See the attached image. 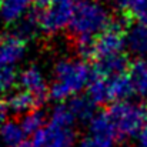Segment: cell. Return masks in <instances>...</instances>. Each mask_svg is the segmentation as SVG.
Segmentation results:
<instances>
[{
    "instance_id": "obj_22",
    "label": "cell",
    "mask_w": 147,
    "mask_h": 147,
    "mask_svg": "<svg viewBox=\"0 0 147 147\" xmlns=\"http://www.w3.org/2000/svg\"><path fill=\"white\" fill-rule=\"evenodd\" d=\"M19 147H40V146H39L34 140H32V142H30V140H26L24 143H22Z\"/></svg>"
},
{
    "instance_id": "obj_17",
    "label": "cell",
    "mask_w": 147,
    "mask_h": 147,
    "mask_svg": "<svg viewBox=\"0 0 147 147\" xmlns=\"http://www.w3.org/2000/svg\"><path fill=\"white\" fill-rule=\"evenodd\" d=\"M89 134L116 142V137H114V133H113V129L106 111H100L92 119V121L89 123Z\"/></svg>"
},
{
    "instance_id": "obj_1",
    "label": "cell",
    "mask_w": 147,
    "mask_h": 147,
    "mask_svg": "<svg viewBox=\"0 0 147 147\" xmlns=\"http://www.w3.org/2000/svg\"><path fill=\"white\" fill-rule=\"evenodd\" d=\"M94 70L80 57H61L53 66L49 97L59 103H66L70 98L87 90Z\"/></svg>"
},
{
    "instance_id": "obj_23",
    "label": "cell",
    "mask_w": 147,
    "mask_h": 147,
    "mask_svg": "<svg viewBox=\"0 0 147 147\" xmlns=\"http://www.w3.org/2000/svg\"><path fill=\"white\" fill-rule=\"evenodd\" d=\"M49 0H34V3H36V6L37 7H40V6H43V4H46Z\"/></svg>"
},
{
    "instance_id": "obj_12",
    "label": "cell",
    "mask_w": 147,
    "mask_h": 147,
    "mask_svg": "<svg viewBox=\"0 0 147 147\" xmlns=\"http://www.w3.org/2000/svg\"><path fill=\"white\" fill-rule=\"evenodd\" d=\"M73 116L76 123H86L89 124L92 119L97 114L96 111V103L89 97L87 94H79L76 97L70 98L69 101L64 103Z\"/></svg>"
},
{
    "instance_id": "obj_7",
    "label": "cell",
    "mask_w": 147,
    "mask_h": 147,
    "mask_svg": "<svg viewBox=\"0 0 147 147\" xmlns=\"http://www.w3.org/2000/svg\"><path fill=\"white\" fill-rule=\"evenodd\" d=\"M126 51V42H124V30L113 23L106 32H103L98 37L93 40L90 57L98 61L111 57L124 56Z\"/></svg>"
},
{
    "instance_id": "obj_10",
    "label": "cell",
    "mask_w": 147,
    "mask_h": 147,
    "mask_svg": "<svg viewBox=\"0 0 147 147\" xmlns=\"http://www.w3.org/2000/svg\"><path fill=\"white\" fill-rule=\"evenodd\" d=\"M34 0H0V22L6 26H19L30 16Z\"/></svg>"
},
{
    "instance_id": "obj_8",
    "label": "cell",
    "mask_w": 147,
    "mask_h": 147,
    "mask_svg": "<svg viewBox=\"0 0 147 147\" xmlns=\"http://www.w3.org/2000/svg\"><path fill=\"white\" fill-rule=\"evenodd\" d=\"M27 56V42L20 36L10 34L0 40V70L7 73H17L16 69L24 61Z\"/></svg>"
},
{
    "instance_id": "obj_21",
    "label": "cell",
    "mask_w": 147,
    "mask_h": 147,
    "mask_svg": "<svg viewBox=\"0 0 147 147\" xmlns=\"http://www.w3.org/2000/svg\"><path fill=\"white\" fill-rule=\"evenodd\" d=\"M9 114H10V111H9V107H7L6 100L4 98H0V124H3L6 120H9L7 119Z\"/></svg>"
},
{
    "instance_id": "obj_15",
    "label": "cell",
    "mask_w": 147,
    "mask_h": 147,
    "mask_svg": "<svg viewBox=\"0 0 147 147\" xmlns=\"http://www.w3.org/2000/svg\"><path fill=\"white\" fill-rule=\"evenodd\" d=\"M133 93L139 97H147V60H134L127 70Z\"/></svg>"
},
{
    "instance_id": "obj_26",
    "label": "cell",
    "mask_w": 147,
    "mask_h": 147,
    "mask_svg": "<svg viewBox=\"0 0 147 147\" xmlns=\"http://www.w3.org/2000/svg\"><path fill=\"white\" fill-rule=\"evenodd\" d=\"M0 146H1V144H0Z\"/></svg>"
},
{
    "instance_id": "obj_16",
    "label": "cell",
    "mask_w": 147,
    "mask_h": 147,
    "mask_svg": "<svg viewBox=\"0 0 147 147\" xmlns=\"http://www.w3.org/2000/svg\"><path fill=\"white\" fill-rule=\"evenodd\" d=\"M19 121H20V124H22L24 133H26L27 136H33V137H34V136L46 126L47 119H46V114H45L42 110L36 109V110H33V111H30V113L22 116Z\"/></svg>"
},
{
    "instance_id": "obj_13",
    "label": "cell",
    "mask_w": 147,
    "mask_h": 147,
    "mask_svg": "<svg viewBox=\"0 0 147 147\" xmlns=\"http://www.w3.org/2000/svg\"><path fill=\"white\" fill-rule=\"evenodd\" d=\"M4 100L7 103L10 114H16V116H24V114L36 110L37 104H40V101L37 98L33 97L30 93H27L22 89L11 92Z\"/></svg>"
},
{
    "instance_id": "obj_4",
    "label": "cell",
    "mask_w": 147,
    "mask_h": 147,
    "mask_svg": "<svg viewBox=\"0 0 147 147\" xmlns=\"http://www.w3.org/2000/svg\"><path fill=\"white\" fill-rule=\"evenodd\" d=\"M104 111L110 120L116 140L134 139L147 120L146 109L131 100L113 103Z\"/></svg>"
},
{
    "instance_id": "obj_3",
    "label": "cell",
    "mask_w": 147,
    "mask_h": 147,
    "mask_svg": "<svg viewBox=\"0 0 147 147\" xmlns=\"http://www.w3.org/2000/svg\"><path fill=\"white\" fill-rule=\"evenodd\" d=\"M76 124L67 106L59 104L50 111L46 126L34 136V142L40 147H77L80 140Z\"/></svg>"
},
{
    "instance_id": "obj_19",
    "label": "cell",
    "mask_w": 147,
    "mask_h": 147,
    "mask_svg": "<svg viewBox=\"0 0 147 147\" xmlns=\"http://www.w3.org/2000/svg\"><path fill=\"white\" fill-rule=\"evenodd\" d=\"M77 147H116V142L110 139L97 137L93 134H87L79 142Z\"/></svg>"
},
{
    "instance_id": "obj_9",
    "label": "cell",
    "mask_w": 147,
    "mask_h": 147,
    "mask_svg": "<svg viewBox=\"0 0 147 147\" xmlns=\"http://www.w3.org/2000/svg\"><path fill=\"white\" fill-rule=\"evenodd\" d=\"M17 83L22 90L30 93L40 103L45 101L46 97H49L50 82L47 80V76L43 71V69L37 64H29L23 67L19 71Z\"/></svg>"
},
{
    "instance_id": "obj_6",
    "label": "cell",
    "mask_w": 147,
    "mask_h": 147,
    "mask_svg": "<svg viewBox=\"0 0 147 147\" xmlns=\"http://www.w3.org/2000/svg\"><path fill=\"white\" fill-rule=\"evenodd\" d=\"M133 94V87L127 73L117 76H101L94 73L87 87V96L96 104H113L130 100Z\"/></svg>"
},
{
    "instance_id": "obj_18",
    "label": "cell",
    "mask_w": 147,
    "mask_h": 147,
    "mask_svg": "<svg viewBox=\"0 0 147 147\" xmlns=\"http://www.w3.org/2000/svg\"><path fill=\"white\" fill-rule=\"evenodd\" d=\"M119 6L126 14L134 19L147 11V0H119Z\"/></svg>"
},
{
    "instance_id": "obj_24",
    "label": "cell",
    "mask_w": 147,
    "mask_h": 147,
    "mask_svg": "<svg viewBox=\"0 0 147 147\" xmlns=\"http://www.w3.org/2000/svg\"><path fill=\"white\" fill-rule=\"evenodd\" d=\"M101 1H104V0H101Z\"/></svg>"
},
{
    "instance_id": "obj_20",
    "label": "cell",
    "mask_w": 147,
    "mask_h": 147,
    "mask_svg": "<svg viewBox=\"0 0 147 147\" xmlns=\"http://www.w3.org/2000/svg\"><path fill=\"white\" fill-rule=\"evenodd\" d=\"M134 143L136 147H147V120L140 129V131L137 133V136L134 137Z\"/></svg>"
},
{
    "instance_id": "obj_5",
    "label": "cell",
    "mask_w": 147,
    "mask_h": 147,
    "mask_svg": "<svg viewBox=\"0 0 147 147\" xmlns=\"http://www.w3.org/2000/svg\"><path fill=\"white\" fill-rule=\"evenodd\" d=\"M77 0H49L33 14L39 32L56 36L70 27Z\"/></svg>"
},
{
    "instance_id": "obj_11",
    "label": "cell",
    "mask_w": 147,
    "mask_h": 147,
    "mask_svg": "<svg viewBox=\"0 0 147 147\" xmlns=\"http://www.w3.org/2000/svg\"><path fill=\"white\" fill-rule=\"evenodd\" d=\"M126 51L136 60H147V26L133 23L124 30Z\"/></svg>"
},
{
    "instance_id": "obj_2",
    "label": "cell",
    "mask_w": 147,
    "mask_h": 147,
    "mask_svg": "<svg viewBox=\"0 0 147 147\" xmlns=\"http://www.w3.org/2000/svg\"><path fill=\"white\" fill-rule=\"evenodd\" d=\"M113 24V14L101 0H77L69 30L76 42H93Z\"/></svg>"
},
{
    "instance_id": "obj_25",
    "label": "cell",
    "mask_w": 147,
    "mask_h": 147,
    "mask_svg": "<svg viewBox=\"0 0 147 147\" xmlns=\"http://www.w3.org/2000/svg\"><path fill=\"white\" fill-rule=\"evenodd\" d=\"M0 40H1V39H0Z\"/></svg>"
},
{
    "instance_id": "obj_14",
    "label": "cell",
    "mask_w": 147,
    "mask_h": 147,
    "mask_svg": "<svg viewBox=\"0 0 147 147\" xmlns=\"http://www.w3.org/2000/svg\"><path fill=\"white\" fill-rule=\"evenodd\" d=\"M26 136L19 120L9 119L0 124V144L3 147H19L26 142Z\"/></svg>"
}]
</instances>
